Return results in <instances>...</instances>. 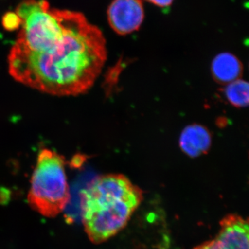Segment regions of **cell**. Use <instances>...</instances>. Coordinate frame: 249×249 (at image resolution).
<instances>
[{
	"mask_svg": "<svg viewBox=\"0 0 249 249\" xmlns=\"http://www.w3.org/2000/svg\"><path fill=\"white\" fill-rule=\"evenodd\" d=\"M211 143V134L200 124L187 126L180 136V147L186 155L193 158L206 153L209 150Z\"/></svg>",
	"mask_w": 249,
	"mask_h": 249,
	"instance_id": "obj_6",
	"label": "cell"
},
{
	"mask_svg": "<svg viewBox=\"0 0 249 249\" xmlns=\"http://www.w3.org/2000/svg\"><path fill=\"white\" fill-rule=\"evenodd\" d=\"M226 96L232 104L237 106L249 105V83L245 81H235L228 85Z\"/></svg>",
	"mask_w": 249,
	"mask_h": 249,
	"instance_id": "obj_8",
	"label": "cell"
},
{
	"mask_svg": "<svg viewBox=\"0 0 249 249\" xmlns=\"http://www.w3.org/2000/svg\"><path fill=\"white\" fill-rule=\"evenodd\" d=\"M146 1L159 7L165 8L171 6L174 0H146Z\"/></svg>",
	"mask_w": 249,
	"mask_h": 249,
	"instance_id": "obj_10",
	"label": "cell"
},
{
	"mask_svg": "<svg viewBox=\"0 0 249 249\" xmlns=\"http://www.w3.org/2000/svg\"><path fill=\"white\" fill-rule=\"evenodd\" d=\"M22 21L16 12L6 13L2 18V25L6 30L13 31L21 27Z\"/></svg>",
	"mask_w": 249,
	"mask_h": 249,
	"instance_id": "obj_9",
	"label": "cell"
},
{
	"mask_svg": "<svg viewBox=\"0 0 249 249\" xmlns=\"http://www.w3.org/2000/svg\"><path fill=\"white\" fill-rule=\"evenodd\" d=\"M16 13L22 24L8 57L15 80L60 96L92 87L107 58L99 28L82 13L53 9L46 0H24Z\"/></svg>",
	"mask_w": 249,
	"mask_h": 249,
	"instance_id": "obj_1",
	"label": "cell"
},
{
	"mask_svg": "<svg viewBox=\"0 0 249 249\" xmlns=\"http://www.w3.org/2000/svg\"><path fill=\"white\" fill-rule=\"evenodd\" d=\"M107 14L111 29L121 36L138 31L145 18L142 0H114Z\"/></svg>",
	"mask_w": 249,
	"mask_h": 249,
	"instance_id": "obj_5",
	"label": "cell"
},
{
	"mask_svg": "<svg viewBox=\"0 0 249 249\" xmlns=\"http://www.w3.org/2000/svg\"><path fill=\"white\" fill-rule=\"evenodd\" d=\"M27 200L33 210L45 217H56L65 210L70 201V192L63 156L49 149L41 150Z\"/></svg>",
	"mask_w": 249,
	"mask_h": 249,
	"instance_id": "obj_3",
	"label": "cell"
},
{
	"mask_svg": "<svg viewBox=\"0 0 249 249\" xmlns=\"http://www.w3.org/2000/svg\"><path fill=\"white\" fill-rule=\"evenodd\" d=\"M241 67L238 60L231 54L221 53L212 63L213 74L221 83H232L239 76Z\"/></svg>",
	"mask_w": 249,
	"mask_h": 249,
	"instance_id": "obj_7",
	"label": "cell"
},
{
	"mask_svg": "<svg viewBox=\"0 0 249 249\" xmlns=\"http://www.w3.org/2000/svg\"><path fill=\"white\" fill-rule=\"evenodd\" d=\"M193 249H249V217L228 214L219 222L213 238Z\"/></svg>",
	"mask_w": 249,
	"mask_h": 249,
	"instance_id": "obj_4",
	"label": "cell"
},
{
	"mask_svg": "<svg viewBox=\"0 0 249 249\" xmlns=\"http://www.w3.org/2000/svg\"><path fill=\"white\" fill-rule=\"evenodd\" d=\"M143 200V191L122 174L95 178L81 193L85 231L95 245L124 230Z\"/></svg>",
	"mask_w": 249,
	"mask_h": 249,
	"instance_id": "obj_2",
	"label": "cell"
}]
</instances>
